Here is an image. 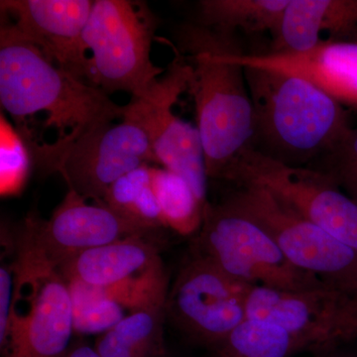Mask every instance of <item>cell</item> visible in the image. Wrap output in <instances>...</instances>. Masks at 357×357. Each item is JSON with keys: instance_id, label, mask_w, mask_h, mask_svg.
<instances>
[{"instance_id": "6da1fadb", "label": "cell", "mask_w": 357, "mask_h": 357, "mask_svg": "<svg viewBox=\"0 0 357 357\" xmlns=\"http://www.w3.org/2000/svg\"><path fill=\"white\" fill-rule=\"evenodd\" d=\"M0 103L16 126L45 112V128L57 129L55 141L61 143L72 142L123 115V107L102 89L52 63L2 13Z\"/></svg>"}, {"instance_id": "7a4b0ae2", "label": "cell", "mask_w": 357, "mask_h": 357, "mask_svg": "<svg viewBox=\"0 0 357 357\" xmlns=\"http://www.w3.org/2000/svg\"><path fill=\"white\" fill-rule=\"evenodd\" d=\"M234 35L201 24L181 29L178 48L191 65L188 91L196 109L206 175L222 180L246 149L253 147L255 110L243 66L229 57Z\"/></svg>"}, {"instance_id": "3957f363", "label": "cell", "mask_w": 357, "mask_h": 357, "mask_svg": "<svg viewBox=\"0 0 357 357\" xmlns=\"http://www.w3.org/2000/svg\"><path fill=\"white\" fill-rule=\"evenodd\" d=\"M255 110L253 147L286 165L321 159L349 128L347 109L300 77L243 67Z\"/></svg>"}, {"instance_id": "277c9868", "label": "cell", "mask_w": 357, "mask_h": 357, "mask_svg": "<svg viewBox=\"0 0 357 357\" xmlns=\"http://www.w3.org/2000/svg\"><path fill=\"white\" fill-rule=\"evenodd\" d=\"M20 134L31 152L33 168L42 176L60 174L70 190L98 204L122 176L155 163L146 112L135 98L123 105L119 123L96 129L72 142L40 143L29 131Z\"/></svg>"}, {"instance_id": "5b68a950", "label": "cell", "mask_w": 357, "mask_h": 357, "mask_svg": "<svg viewBox=\"0 0 357 357\" xmlns=\"http://www.w3.org/2000/svg\"><path fill=\"white\" fill-rule=\"evenodd\" d=\"M157 20L142 2L96 0L83 33L91 51L88 83L107 93L141 98L166 70L151 61Z\"/></svg>"}, {"instance_id": "8992f818", "label": "cell", "mask_w": 357, "mask_h": 357, "mask_svg": "<svg viewBox=\"0 0 357 357\" xmlns=\"http://www.w3.org/2000/svg\"><path fill=\"white\" fill-rule=\"evenodd\" d=\"M16 243L13 306L2 352L4 357L63 356L74 332L67 282L20 234Z\"/></svg>"}, {"instance_id": "52a82bcc", "label": "cell", "mask_w": 357, "mask_h": 357, "mask_svg": "<svg viewBox=\"0 0 357 357\" xmlns=\"http://www.w3.org/2000/svg\"><path fill=\"white\" fill-rule=\"evenodd\" d=\"M196 250L249 285L288 291L333 286L294 266L261 225L225 201L204 208Z\"/></svg>"}, {"instance_id": "ba28073f", "label": "cell", "mask_w": 357, "mask_h": 357, "mask_svg": "<svg viewBox=\"0 0 357 357\" xmlns=\"http://www.w3.org/2000/svg\"><path fill=\"white\" fill-rule=\"evenodd\" d=\"M222 180L256 185L357 251V203L318 169L286 165L249 148Z\"/></svg>"}, {"instance_id": "9c48e42d", "label": "cell", "mask_w": 357, "mask_h": 357, "mask_svg": "<svg viewBox=\"0 0 357 357\" xmlns=\"http://www.w3.org/2000/svg\"><path fill=\"white\" fill-rule=\"evenodd\" d=\"M266 230L294 266L357 295V251L256 185L225 199Z\"/></svg>"}, {"instance_id": "30bf717a", "label": "cell", "mask_w": 357, "mask_h": 357, "mask_svg": "<svg viewBox=\"0 0 357 357\" xmlns=\"http://www.w3.org/2000/svg\"><path fill=\"white\" fill-rule=\"evenodd\" d=\"M248 318L282 326L317 356L357 340V295L335 286L300 291L253 286Z\"/></svg>"}, {"instance_id": "8fae6325", "label": "cell", "mask_w": 357, "mask_h": 357, "mask_svg": "<svg viewBox=\"0 0 357 357\" xmlns=\"http://www.w3.org/2000/svg\"><path fill=\"white\" fill-rule=\"evenodd\" d=\"M252 287L196 253L174 282L166 314L190 337L213 349L248 319Z\"/></svg>"}, {"instance_id": "7c38bea8", "label": "cell", "mask_w": 357, "mask_h": 357, "mask_svg": "<svg viewBox=\"0 0 357 357\" xmlns=\"http://www.w3.org/2000/svg\"><path fill=\"white\" fill-rule=\"evenodd\" d=\"M191 70L184 56L176 51L164 76L147 93L148 131L155 163L184 178L206 206L208 177L201 134L173 112L180 96L188 91Z\"/></svg>"}, {"instance_id": "4fadbf2b", "label": "cell", "mask_w": 357, "mask_h": 357, "mask_svg": "<svg viewBox=\"0 0 357 357\" xmlns=\"http://www.w3.org/2000/svg\"><path fill=\"white\" fill-rule=\"evenodd\" d=\"M86 201L69 189L49 220L30 215L20 234L57 267L89 249L149 234L105 204H89Z\"/></svg>"}, {"instance_id": "5bb4252c", "label": "cell", "mask_w": 357, "mask_h": 357, "mask_svg": "<svg viewBox=\"0 0 357 357\" xmlns=\"http://www.w3.org/2000/svg\"><path fill=\"white\" fill-rule=\"evenodd\" d=\"M91 0H1V13L45 57L88 83L89 57L83 44ZM89 84V83H88Z\"/></svg>"}, {"instance_id": "9a60e30c", "label": "cell", "mask_w": 357, "mask_h": 357, "mask_svg": "<svg viewBox=\"0 0 357 357\" xmlns=\"http://www.w3.org/2000/svg\"><path fill=\"white\" fill-rule=\"evenodd\" d=\"M243 67L287 73L309 82L344 107L357 110V44L323 40L310 50L248 54L236 47L229 53Z\"/></svg>"}, {"instance_id": "2e32d148", "label": "cell", "mask_w": 357, "mask_h": 357, "mask_svg": "<svg viewBox=\"0 0 357 357\" xmlns=\"http://www.w3.org/2000/svg\"><path fill=\"white\" fill-rule=\"evenodd\" d=\"M321 32L332 41L357 44V0H290L270 52L310 50Z\"/></svg>"}, {"instance_id": "e0dca14e", "label": "cell", "mask_w": 357, "mask_h": 357, "mask_svg": "<svg viewBox=\"0 0 357 357\" xmlns=\"http://www.w3.org/2000/svg\"><path fill=\"white\" fill-rule=\"evenodd\" d=\"M163 265L158 249L143 236L89 249L58 267L66 282L107 286Z\"/></svg>"}, {"instance_id": "ac0fdd59", "label": "cell", "mask_w": 357, "mask_h": 357, "mask_svg": "<svg viewBox=\"0 0 357 357\" xmlns=\"http://www.w3.org/2000/svg\"><path fill=\"white\" fill-rule=\"evenodd\" d=\"M73 307L112 302L130 312L166 307L168 279L163 265L107 286L67 282Z\"/></svg>"}, {"instance_id": "d6986e66", "label": "cell", "mask_w": 357, "mask_h": 357, "mask_svg": "<svg viewBox=\"0 0 357 357\" xmlns=\"http://www.w3.org/2000/svg\"><path fill=\"white\" fill-rule=\"evenodd\" d=\"M290 0H202L198 24L234 35L270 32L275 36Z\"/></svg>"}, {"instance_id": "ffe728a7", "label": "cell", "mask_w": 357, "mask_h": 357, "mask_svg": "<svg viewBox=\"0 0 357 357\" xmlns=\"http://www.w3.org/2000/svg\"><path fill=\"white\" fill-rule=\"evenodd\" d=\"M215 357H291L306 351L285 328L248 318L213 347Z\"/></svg>"}, {"instance_id": "44dd1931", "label": "cell", "mask_w": 357, "mask_h": 357, "mask_svg": "<svg viewBox=\"0 0 357 357\" xmlns=\"http://www.w3.org/2000/svg\"><path fill=\"white\" fill-rule=\"evenodd\" d=\"M151 168L145 164L122 176L105 194L102 204L148 231L164 227L153 187Z\"/></svg>"}, {"instance_id": "7402d4cb", "label": "cell", "mask_w": 357, "mask_h": 357, "mask_svg": "<svg viewBox=\"0 0 357 357\" xmlns=\"http://www.w3.org/2000/svg\"><path fill=\"white\" fill-rule=\"evenodd\" d=\"M151 176L164 227L182 236H189L201 229L206 206L184 178L158 167H152Z\"/></svg>"}, {"instance_id": "603a6c76", "label": "cell", "mask_w": 357, "mask_h": 357, "mask_svg": "<svg viewBox=\"0 0 357 357\" xmlns=\"http://www.w3.org/2000/svg\"><path fill=\"white\" fill-rule=\"evenodd\" d=\"M166 307L130 312L116 326L102 333L96 344L102 357H115L144 345H158Z\"/></svg>"}, {"instance_id": "cb8c5ba5", "label": "cell", "mask_w": 357, "mask_h": 357, "mask_svg": "<svg viewBox=\"0 0 357 357\" xmlns=\"http://www.w3.org/2000/svg\"><path fill=\"white\" fill-rule=\"evenodd\" d=\"M33 168L31 152L16 126L3 112L0 116V194L17 196L24 189Z\"/></svg>"}, {"instance_id": "d4e9b609", "label": "cell", "mask_w": 357, "mask_h": 357, "mask_svg": "<svg viewBox=\"0 0 357 357\" xmlns=\"http://www.w3.org/2000/svg\"><path fill=\"white\" fill-rule=\"evenodd\" d=\"M323 171L357 203V126L351 128L323 158Z\"/></svg>"}, {"instance_id": "484cf974", "label": "cell", "mask_w": 357, "mask_h": 357, "mask_svg": "<svg viewBox=\"0 0 357 357\" xmlns=\"http://www.w3.org/2000/svg\"><path fill=\"white\" fill-rule=\"evenodd\" d=\"M74 332L81 335L105 333L126 318V310L112 302H98L73 307Z\"/></svg>"}, {"instance_id": "4316f807", "label": "cell", "mask_w": 357, "mask_h": 357, "mask_svg": "<svg viewBox=\"0 0 357 357\" xmlns=\"http://www.w3.org/2000/svg\"><path fill=\"white\" fill-rule=\"evenodd\" d=\"M13 290V264H2L0 267V345L4 344L8 330Z\"/></svg>"}, {"instance_id": "83f0119b", "label": "cell", "mask_w": 357, "mask_h": 357, "mask_svg": "<svg viewBox=\"0 0 357 357\" xmlns=\"http://www.w3.org/2000/svg\"><path fill=\"white\" fill-rule=\"evenodd\" d=\"M155 347H157L158 345H144V347H138V349L122 352V354L115 357H149L153 352Z\"/></svg>"}, {"instance_id": "f1b7e54d", "label": "cell", "mask_w": 357, "mask_h": 357, "mask_svg": "<svg viewBox=\"0 0 357 357\" xmlns=\"http://www.w3.org/2000/svg\"><path fill=\"white\" fill-rule=\"evenodd\" d=\"M64 357H102L98 354L96 349H91V347H86V345H82V347H76V349H72Z\"/></svg>"}, {"instance_id": "f546056e", "label": "cell", "mask_w": 357, "mask_h": 357, "mask_svg": "<svg viewBox=\"0 0 357 357\" xmlns=\"http://www.w3.org/2000/svg\"><path fill=\"white\" fill-rule=\"evenodd\" d=\"M314 357H357V354H347L342 349L330 352H324V354H317Z\"/></svg>"}]
</instances>
